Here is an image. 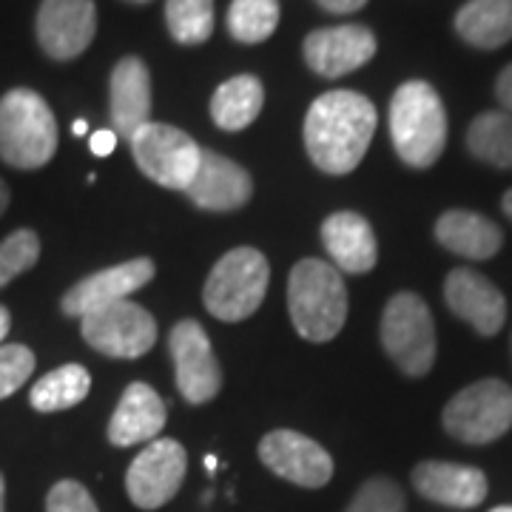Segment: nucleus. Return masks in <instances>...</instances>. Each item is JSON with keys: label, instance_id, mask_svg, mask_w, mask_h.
<instances>
[{"label": "nucleus", "instance_id": "43", "mask_svg": "<svg viewBox=\"0 0 512 512\" xmlns=\"http://www.w3.org/2000/svg\"><path fill=\"white\" fill-rule=\"evenodd\" d=\"M128 3H148V0H128Z\"/></svg>", "mask_w": 512, "mask_h": 512}, {"label": "nucleus", "instance_id": "6", "mask_svg": "<svg viewBox=\"0 0 512 512\" xmlns=\"http://www.w3.org/2000/svg\"><path fill=\"white\" fill-rule=\"evenodd\" d=\"M382 345L407 376H427L436 362V325L419 293L390 296L382 313Z\"/></svg>", "mask_w": 512, "mask_h": 512}, {"label": "nucleus", "instance_id": "12", "mask_svg": "<svg viewBox=\"0 0 512 512\" xmlns=\"http://www.w3.org/2000/svg\"><path fill=\"white\" fill-rule=\"evenodd\" d=\"M259 458L274 476L296 487L319 490L333 478V458L319 444L296 430H271L259 441Z\"/></svg>", "mask_w": 512, "mask_h": 512}, {"label": "nucleus", "instance_id": "28", "mask_svg": "<svg viewBox=\"0 0 512 512\" xmlns=\"http://www.w3.org/2000/svg\"><path fill=\"white\" fill-rule=\"evenodd\" d=\"M168 32L183 46H200L214 32V0H165Z\"/></svg>", "mask_w": 512, "mask_h": 512}, {"label": "nucleus", "instance_id": "21", "mask_svg": "<svg viewBox=\"0 0 512 512\" xmlns=\"http://www.w3.org/2000/svg\"><path fill=\"white\" fill-rule=\"evenodd\" d=\"M111 123L120 137H131L151 123V74L140 57H123L111 72Z\"/></svg>", "mask_w": 512, "mask_h": 512}, {"label": "nucleus", "instance_id": "31", "mask_svg": "<svg viewBox=\"0 0 512 512\" xmlns=\"http://www.w3.org/2000/svg\"><path fill=\"white\" fill-rule=\"evenodd\" d=\"M35 373V353L26 345H0V399L18 393Z\"/></svg>", "mask_w": 512, "mask_h": 512}, {"label": "nucleus", "instance_id": "36", "mask_svg": "<svg viewBox=\"0 0 512 512\" xmlns=\"http://www.w3.org/2000/svg\"><path fill=\"white\" fill-rule=\"evenodd\" d=\"M9 328H12V316H9V311L0 305V342L9 336Z\"/></svg>", "mask_w": 512, "mask_h": 512}, {"label": "nucleus", "instance_id": "3", "mask_svg": "<svg viewBox=\"0 0 512 512\" xmlns=\"http://www.w3.org/2000/svg\"><path fill=\"white\" fill-rule=\"evenodd\" d=\"M390 137L399 160L410 168L439 163L447 146V114L430 83L410 80L396 89L390 100Z\"/></svg>", "mask_w": 512, "mask_h": 512}, {"label": "nucleus", "instance_id": "5", "mask_svg": "<svg viewBox=\"0 0 512 512\" xmlns=\"http://www.w3.org/2000/svg\"><path fill=\"white\" fill-rule=\"evenodd\" d=\"M271 268L262 251L234 248L222 256L205 279V311L220 322H242L254 316L268 293Z\"/></svg>", "mask_w": 512, "mask_h": 512}, {"label": "nucleus", "instance_id": "20", "mask_svg": "<svg viewBox=\"0 0 512 512\" xmlns=\"http://www.w3.org/2000/svg\"><path fill=\"white\" fill-rule=\"evenodd\" d=\"M165 427V402L157 396L151 384H128L126 393L120 396L117 410L111 413L109 441L114 447H131L154 441Z\"/></svg>", "mask_w": 512, "mask_h": 512}, {"label": "nucleus", "instance_id": "1", "mask_svg": "<svg viewBox=\"0 0 512 512\" xmlns=\"http://www.w3.org/2000/svg\"><path fill=\"white\" fill-rule=\"evenodd\" d=\"M376 123V106L365 94L350 89L322 94L305 114V151L319 171L350 174L365 160Z\"/></svg>", "mask_w": 512, "mask_h": 512}, {"label": "nucleus", "instance_id": "19", "mask_svg": "<svg viewBox=\"0 0 512 512\" xmlns=\"http://www.w3.org/2000/svg\"><path fill=\"white\" fill-rule=\"evenodd\" d=\"M322 242L336 271L362 276L379 262V242L373 225L356 211H336L322 222Z\"/></svg>", "mask_w": 512, "mask_h": 512}, {"label": "nucleus", "instance_id": "38", "mask_svg": "<svg viewBox=\"0 0 512 512\" xmlns=\"http://www.w3.org/2000/svg\"><path fill=\"white\" fill-rule=\"evenodd\" d=\"M501 208H504V214H507V217L512 220V188L507 191V194H504V200H501Z\"/></svg>", "mask_w": 512, "mask_h": 512}, {"label": "nucleus", "instance_id": "13", "mask_svg": "<svg viewBox=\"0 0 512 512\" xmlns=\"http://www.w3.org/2000/svg\"><path fill=\"white\" fill-rule=\"evenodd\" d=\"M37 43L52 60H74L97 35L94 0H43L35 20Z\"/></svg>", "mask_w": 512, "mask_h": 512}, {"label": "nucleus", "instance_id": "35", "mask_svg": "<svg viewBox=\"0 0 512 512\" xmlns=\"http://www.w3.org/2000/svg\"><path fill=\"white\" fill-rule=\"evenodd\" d=\"M322 9H328L333 15H353L365 6L367 0H316Z\"/></svg>", "mask_w": 512, "mask_h": 512}, {"label": "nucleus", "instance_id": "18", "mask_svg": "<svg viewBox=\"0 0 512 512\" xmlns=\"http://www.w3.org/2000/svg\"><path fill=\"white\" fill-rule=\"evenodd\" d=\"M413 487L427 501L453 507V510H473L487 498V476L478 467L450 464V461H421L413 470Z\"/></svg>", "mask_w": 512, "mask_h": 512}, {"label": "nucleus", "instance_id": "26", "mask_svg": "<svg viewBox=\"0 0 512 512\" xmlns=\"http://www.w3.org/2000/svg\"><path fill=\"white\" fill-rule=\"evenodd\" d=\"M467 148L481 163L495 168H512V114L484 111L467 128Z\"/></svg>", "mask_w": 512, "mask_h": 512}, {"label": "nucleus", "instance_id": "15", "mask_svg": "<svg viewBox=\"0 0 512 512\" xmlns=\"http://www.w3.org/2000/svg\"><path fill=\"white\" fill-rule=\"evenodd\" d=\"M376 35L362 23H345L316 29L305 37L302 55L319 77H345V74L362 69L370 57L376 55Z\"/></svg>", "mask_w": 512, "mask_h": 512}, {"label": "nucleus", "instance_id": "29", "mask_svg": "<svg viewBox=\"0 0 512 512\" xmlns=\"http://www.w3.org/2000/svg\"><path fill=\"white\" fill-rule=\"evenodd\" d=\"M40 259V239L32 228H18L0 242V288L32 271Z\"/></svg>", "mask_w": 512, "mask_h": 512}, {"label": "nucleus", "instance_id": "24", "mask_svg": "<svg viewBox=\"0 0 512 512\" xmlns=\"http://www.w3.org/2000/svg\"><path fill=\"white\" fill-rule=\"evenodd\" d=\"M265 106V89L254 74H237L225 80L211 97V120L222 131H242L254 123Z\"/></svg>", "mask_w": 512, "mask_h": 512}, {"label": "nucleus", "instance_id": "30", "mask_svg": "<svg viewBox=\"0 0 512 512\" xmlns=\"http://www.w3.org/2000/svg\"><path fill=\"white\" fill-rule=\"evenodd\" d=\"M345 512H407V501L396 481L376 476L359 487Z\"/></svg>", "mask_w": 512, "mask_h": 512}, {"label": "nucleus", "instance_id": "27", "mask_svg": "<svg viewBox=\"0 0 512 512\" xmlns=\"http://www.w3.org/2000/svg\"><path fill=\"white\" fill-rule=\"evenodd\" d=\"M279 26V0H234L228 9V32L245 46H256Z\"/></svg>", "mask_w": 512, "mask_h": 512}, {"label": "nucleus", "instance_id": "40", "mask_svg": "<svg viewBox=\"0 0 512 512\" xmlns=\"http://www.w3.org/2000/svg\"><path fill=\"white\" fill-rule=\"evenodd\" d=\"M0 512H6V481L0 476Z\"/></svg>", "mask_w": 512, "mask_h": 512}, {"label": "nucleus", "instance_id": "39", "mask_svg": "<svg viewBox=\"0 0 512 512\" xmlns=\"http://www.w3.org/2000/svg\"><path fill=\"white\" fill-rule=\"evenodd\" d=\"M72 131L77 137H80V134H89V123H86V120H74Z\"/></svg>", "mask_w": 512, "mask_h": 512}, {"label": "nucleus", "instance_id": "11", "mask_svg": "<svg viewBox=\"0 0 512 512\" xmlns=\"http://www.w3.org/2000/svg\"><path fill=\"white\" fill-rule=\"evenodd\" d=\"M168 350L177 373V387L188 404L211 402L222 387V370L211 339L197 319H183L171 328Z\"/></svg>", "mask_w": 512, "mask_h": 512}, {"label": "nucleus", "instance_id": "7", "mask_svg": "<svg viewBox=\"0 0 512 512\" xmlns=\"http://www.w3.org/2000/svg\"><path fill=\"white\" fill-rule=\"evenodd\" d=\"M441 424L461 444L498 441L512 427V387L501 379L467 384L444 404Z\"/></svg>", "mask_w": 512, "mask_h": 512}, {"label": "nucleus", "instance_id": "14", "mask_svg": "<svg viewBox=\"0 0 512 512\" xmlns=\"http://www.w3.org/2000/svg\"><path fill=\"white\" fill-rule=\"evenodd\" d=\"M151 279H154V262L151 259H146V256L128 259L123 265L103 268V271L72 285L60 299V311L66 316H74V319H83L86 313L100 311V308L114 305V302H123L134 291L146 288Z\"/></svg>", "mask_w": 512, "mask_h": 512}, {"label": "nucleus", "instance_id": "9", "mask_svg": "<svg viewBox=\"0 0 512 512\" xmlns=\"http://www.w3.org/2000/svg\"><path fill=\"white\" fill-rule=\"evenodd\" d=\"M80 330L97 353L111 359H140L157 342L154 316L131 299L86 313L80 319Z\"/></svg>", "mask_w": 512, "mask_h": 512}, {"label": "nucleus", "instance_id": "2", "mask_svg": "<svg viewBox=\"0 0 512 512\" xmlns=\"http://www.w3.org/2000/svg\"><path fill=\"white\" fill-rule=\"evenodd\" d=\"M288 311L296 333L308 342H330L348 322V288L325 259L296 262L288 282Z\"/></svg>", "mask_w": 512, "mask_h": 512}, {"label": "nucleus", "instance_id": "34", "mask_svg": "<svg viewBox=\"0 0 512 512\" xmlns=\"http://www.w3.org/2000/svg\"><path fill=\"white\" fill-rule=\"evenodd\" d=\"M495 97H498L501 109L512 114V63L504 72L498 74V80H495Z\"/></svg>", "mask_w": 512, "mask_h": 512}, {"label": "nucleus", "instance_id": "41", "mask_svg": "<svg viewBox=\"0 0 512 512\" xmlns=\"http://www.w3.org/2000/svg\"><path fill=\"white\" fill-rule=\"evenodd\" d=\"M205 467H208V473H214V470L220 467V461H217V456H205Z\"/></svg>", "mask_w": 512, "mask_h": 512}, {"label": "nucleus", "instance_id": "33", "mask_svg": "<svg viewBox=\"0 0 512 512\" xmlns=\"http://www.w3.org/2000/svg\"><path fill=\"white\" fill-rule=\"evenodd\" d=\"M89 146H92L94 157H109L111 151L117 148V131L114 128H100L89 137Z\"/></svg>", "mask_w": 512, "mask_h": 512}, {"label": "nucleus", "instance_id": "10", "mask_svg": "<svg viewBox=\"0 0 512 512\" xmlns=\"http://www.w3.org/2000/svg\"><path fill=\"white\" fill-rule=\"evenodd\" d=\"M188 470L185 447L174 439H154L131 461L126 473V493L140 510H160L180 493Z\"/></svg>", "mask_w": 512, "mask_h": 512}, {"label": "nucleus", "instance_id": "42", "mask_svg": "<svg viewBox=\"0 0 512 512\" xmlns=\"http://www.w3.org/2000/svg\"><path fill=\"white\" fill-rule=\"evenodd\" d=\"M490 512H512V507H495V510H490Z\"/></svg>", "mask_w": 512, "mask_h": 512}, {"label": "nucleus", "instance_id": "32", "mask_svg": "<svg viewBox=\"0 0 512 512\" xmlns=\"http://www.w3.org/2000/svg\"><path fill=\"white\" fill-rule=\"evenodd\" d=\"M46 512H100L92 493L80 481H57L46 495Z\"/></svg>", "mask_w": 512, "mask_h": 512}, {"label": "nucleus", "instance_id": "8", "mask_svg": "<svg viewBox=\"0 0 512 512\" xmlns=\"http://www.w3.org/2000/svg\"><path fill=\"white\" fill-rule=\"evenodd\" d=\"M131 154L137 168L163 188L185 191L202 160V148L194 137H188L183 128L168 123H146L131 137Z\"/></svg>", "mask_w": 512, "mask_h": 512}, {"label": "nucleus", "instance_id": "4", "mask_svg": "<svg viewBox=\"0 0 512 512\" xmlns=\"http://www.w3.org/2000/svg\"><path fill=\"white\" fill-rule=\"evenodd\" d=\"M57 120L49 103L32 89H12L0 97V160L20 171L52 163Z\"/></svg>", "mask_w": 512, "mask_h": 512}, {"label": "nucleus", "instance_id": "17", "mask_svg": "<svg viewBox=\"0 0 512 512\" xmlns=\"http://www.w3.org/2000/svg\"><path fill=\"white\" fill-rule=\"evenodd\" d=\"M254 194L251 174L234 160L202 148V160L185 197L202 211H237Z\"/></svg>", "mask_w": 512, "mask_h": 512}, {"label": "nucleus", "instance_id": "16", "mask_svg": "<svg viewBox=\"0 0 512 512\" xmlns=\"http://www.w3.org/2000/svg\"><path fill=\"white\" fill-rule=\"evenodd\" d=\"M447 308L473 325L481 336H495L507 322V299L493 282L473 268H456L444 279Z\"/></svg>", "mask_w": 512, "mask_h": 512}, {"label": "nucleus", "instance_id": "25", "mask_svg": "<svg viewBox=\"0 0 512 512\" xmlns=\"http://www.w3.org/2000/svg\"><path fill=\"white\" fill-rule=\"evenodd\" d=\"M92 390V376L83 365H63L37 379L29 402L37 413H60L80 404Z\"/></svg>", "mask_w": 512, "mask_h": 512}, {"label": "nucleus", "instance_id": "37", "mask_svg": "<svg viewBox=\"0 0 512 512\" xmlns=\"http://www.w3.org/2000/svg\"><path fill=\"white\" fill-rule=\"evenodd\" d=\"M9 202H12V191H9V185H6V180H0V217L6 214Z\"/></svg>", "mask_w": 512, "mask_h": 512}, {"label": "nucleus", "instance_id": "22", "mask_svg": "<svg viewBox=\"0 0 512 512\" xmlns=\"http://www.w3.org/2000/svg\"><path fill=\"white\" fill-rule=\"evenodd\" d=\"M436 239L450 254L476 259V262L493 259L504 245V234L493 220L481 217L476 211H464V208H453L441 214L436 220Z\"/></svg>", "mask_w": 512, "mask_h": 512}, {"label": "nucleus", "instance_id": "23", "mask_svg": "<svg viewBox=\"0 0 512 512\" xmlns=\"http://www.w3.org/2000/svg\"><path fill=\"white\" fill-rule=\"evenodd\" d=\"M456 32L476 49H501L512 40V0H467L458 9Z\"/></svg>", "mask_w": 512, "mask_h": 512}]
</instances>
